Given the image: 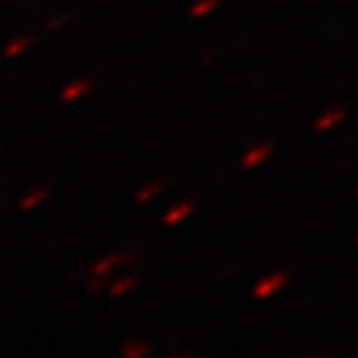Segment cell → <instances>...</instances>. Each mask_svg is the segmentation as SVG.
Segmentation results:
<instances>
[{"instance_id":"6da1fadb","label":"cell","mask_w":358,"mask_h":358,"mask_svg":"<svg viewBox=\"0 0 358 358\" xmlns=\"http://www.w3.org/2000/svg\"><path fill=\"white\" fill-rule=\"evenodd\" d=\"M284 284H287V273H276V276H268L266 282H260L255 287V297H268V294H273L276 289H282Z\"/></svg>"},{"instance_id":"3957f363","label":"cell","mask_w":358,"mask_h":358,"mask_svg":"<svg viewBox=\"0 0 358 358\" xmlns=\"http://www.w3.org/2000/svg\"><path fill=\"white\" fill-rule=\"evenodd\" d=\"M271 152H273V146H271V143H263V146H255L252 152H250V154H247V157H244V165H247V167L260 165V162H263V159H266V157H268Z\"/></svg>"},{"instance_id":"7a4b0ae2","label":"cell","mask_w":358,"mask_h":358,"mask_svg":"<svg viewBox=\"0 0 358 358\" xmlns=\"http://www.w3.org/2000/svg\"><path fill=\"white\" fill-rule=\"evenodd\" d=\"M343 120H345V109H332V112H327L324 117L316 120V130H329L337 122H343Z\"/></svg>"}]
</instances>
